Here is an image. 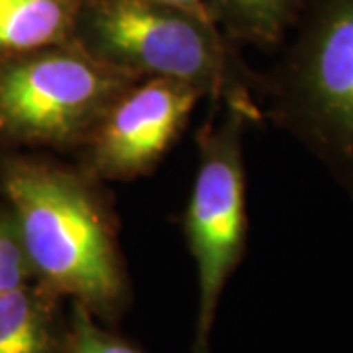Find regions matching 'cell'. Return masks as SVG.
I'll return each mask as SVG.
<instances>
[{"mask_svg":"<svg viewBox=\"0 0 353 353\" xmlns=\"http://www.w3.org/2000/svg\"><path fill=\"white\" fill-rule=\"evenodd\" d=\"M202 97L196 87L163 77L128 88L87 139L94 173L102 179H134L150 171Z\"/></svg>","mask_w":353,"mask_h":353,"instance_id":"6","label":"cell"},{"mask_svg":"<svg viewBox=\"0 0 353 353\" xmlns=\"http://www.w3.org/2000/svg\"><path fill=\"white\" fill-rule=\"evenodd\" d=\"M69 330L63 296L36 281L0 296V353H65Z\"/></svg>","mask_w":353,"mask_h":353,"instance_id":"7","label":"cell"},{"mask_svg":"<svg viewBox=\"0 0 353 353\" xmlns=\"http://www.w3.org/2000/svg\"><path fill=\"white\" fill-rule=\"evenodd\" d=\"M79 0H0V55L73 39Z\"/></svg>","mask_w":353,"mask_h":353,"instance_id":"8","label":"cell"},{"mask_svg":"<svg viewBox=\"0 0 353 353\" xmlns=\"http://www.w3.org/2000/svg\"><path fill=\"white\" fill-rule=\"evenodd\" d=\"M71 41L122 71L187 83L259 118L240 65L210 16L159 0H79Z\"/></svg>","mask_w":353,"mask_h":353,"instance_id":"2","label":"cell"},{"mask_svg":"<svg viewBox=\"0 0 353 353\" xmlns=\"http://www.w3.org/2000/svg\"><path fill=\"white\" fill-rule=\"evenodd\" d=\"M224 118L206 126L201 163L190 192L185 230L199 273V320L194 353H210V334L220 296L241 261L248 236L245 165L241 134L248 114L224 104Z\"/></svg>","mask_w":353,"mask_h":353,"instance_id":"5","label":"cell"},{"mask_svg":"<svg viewBox=\"0 0 353 353\" xmlns=\"http://www.w3.org/2000/svg\"><path fill=\"white\" fill-rule=\"evenodd\" d=\"M308 0H210L208 12L230 36L261 48H277L290 26L299 24Z\"/></svg>","mask_w":353,"mask_h":353,"instance_id":"9","label":"cell"},{"mask_svg":"<svg viewBox=\"0 0 353 353\" xmlns=\"http://www.w3.org/2000/svg\"><path fill=\"white\" fill-rule=\"evenodd\" d=\"M139 79L75 41L0 55V130L30 143L83 141Z\"/></svg>","mask_w":353,"mask_h":353,"instance_id":"4","label":"cell"},{"mask_svg":"<svg viewBox=\"0 0 353 353\" xmlns=\"http://www.w3.org/2000/svg\"><path fill=\"white\" fill-rule=\"evenodd\" d=\"M65 353H143L97 324L83 304L71 303V330Z\"/></svg>","mask_w":353,"mask_h":353,"instance_id":"10","label":"cell"},{"mask_svg":"<svg viewBox=\"0 0 353 353\" xmlns=\"http://www.w3.org/2000/svg\"><path fill=\"white\" fill-rule=\"evenodd\" d=\"M34 281L8 204L0 202V296Z\"/></svg>","mask_w":353,"mask_h":353,"instance_id":"11","label":"cell"},{"mask_svg":"<svg viewBox=\"0 0 353 353\" xmlns=\"http://www.w3.org/2000/svg\"><path fill=\"white\" fill-rule=\"evenodd\" d=\"M299 22L267 81L269 116L353 199V0H308Z\"/></svg>","mask_w":353,"mask_h":353,"instance_id":"3","label":"cell"},{"mask_svg":"<svg viewBox=\"0 0 353 353\" xmlns=\"http://www.w3.org/2000/svg\"><path fill=\"white\" fill-rule=\"evenodd\" d=\"M34 281L97 320H112L128 301V281L114 232L94 192L57 165L14 157L0 167Z\"/></svg>","mask_w":353,"mask_h":353,"instance_id":"1","label":"cell"},{"mask_svg":"<svg viewBox=\"0 0 353 353\" xmlns=\"http://www.w3.org/2000/svg\"><path fill=\"white\" fill-rule=\"evenodd\" d=\"M163 4H169V6H176V8H183V10H189V12L202 14V16H210L204 0H159ZM212 18V16H210Z\"/></svg>","mask_w":353,"mask_h":353,"instance_id":"12","label":"cell"}]
</instances>
